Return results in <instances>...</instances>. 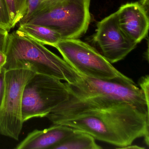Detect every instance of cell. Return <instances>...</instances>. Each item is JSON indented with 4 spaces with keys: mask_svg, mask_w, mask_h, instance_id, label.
Segmentation results:
<instances>
[{
    "mask_svg": "<svg viewBox=\"0 0 149 149\" xmlns=\"http://www.w3.org/2000/svg\"><path fill=\"white\" fill-rule=\"evenodd\" d=\"M97 140L123 149L143 137L149 146V114L127 103L101 96L69 98L46 116Z\"/></svg>",
    "mask_w": 149,
    "mask_h": 149,
    "instance_id": "1",
    "label": "cell"
},
{
    "mask_svg": "<svg viewBox=\"0 0 149 149\" xmlns=\"http://www.w3.org/2000/svg\"><path fill=\"white\" fill-rule=\"evenodd\" d=\"M6 54V70L28 68L35 73L53 77L69 84L79 81L82 76L44 45L17 30L9 34Z\"/></svg>",
    "mask_w": 149,
    "mask_h": 149,
    "instance_id": "2",
    "label": "cell"
},
{
    "mask_svg": "<svg viewBox=\"0 0 149 149\" xmlns=\"http://www.w3.org/2000/svg\"><path fill=\"white\" fill-rule=\"evenodd\" d=\"M91 0H44L19 25H41L59 33L64 39H76L90 23Z\"/></svg>",
    "mask_w": 149,
    "mask_h": 149,
    "instance_id": "3",
    "label": "cell"
},
{
    "mask_svg": "<svg viewBox=\"0 0 149 149\" xmlns=\"http://www.w3.org/2000/svg\"><path fill=\"white\" fill-rule=\"evenodd\" d=\"M65 84L70 96L78 98L103 97L127 103L149 114V101L140 88L127 76L97 79L82 76L76 83Z\"/></svg>",
    "mask_w": 149,
    "mask_h": 149,
    "instance_id": "4",
    "label": "cell"
},
{
    "mask_svg": "<svg viewBox=\"0 0 149 149\" xmlns=\"http://www.w3.org/2000/svg\"><path fill=\"white\" fill-rule=\"evenodd\" d=\"M69 97L65 82L53 77L35 73L23 90V123L31 118L46 117Z\"/></svg>",
    "mask_w": 149,
    "mask_h": 149,
    "instance_id": "5",
    "label": "cell"
},
{
    "mask_svg": "<svg viewBox=\"0 0 149 149\" xmlns=\"http://www.w3.org/2000/svg\"><path fill=\"white\" fill-rule=\"evenodd\" d=\"M63 59L82 76L97 79L125 77L102 55L78 39L62 40L55 45Z\"/></svg>",
    "mask_w": 149,
    "mask_h": 149,
    "instance_id": "6",
    "label": "cell"
},
{
    "mask_svg": "<svg viewBox=\"0 0 149 149\" xmlns=\"http://www.w3.org/2000/svg\"><path fill=\"white\" fill-rule=\"evenodd\" d=\"M35 74L29 69L6 70V88L0 108V135L19 140L24 123L22 118L23 90Z\"/></svg>",
    "mask_w": 149,
    "mask_h": 149,
    "instance_id": "7",
    "label": "cell"
},
{
    "mask_svg": "<svg viewBox=\"0 0 149 149\" xmlns=\"http://www.w3.org/2000/svg\"><path fill=\"white\" fill-rule=\"evenodd\" d=\"M94 40L101 49L102 55L111 64L124 59L137 44L121 30L116 13L97 23Z\"/></svg>",
    "mask_w": 149,
    "mask_h": 149,
    "instance_id": "8",
    "label": "cell"
},
{
    "mask_svg": "<svg viewBox=\"0 0 149 149\" xmlns=\"http://www.w3.org/2000/svg\"><path fill=\"white\" fill-rule=\"evenodd\" d=\"M118 26L125 35L138 44L148 34V11L139 2L123 5L116 12Z\"/></svg>",
    "mask_w": 149,
    "mask_h": 149,
    "instance_id": "9",
    "label": "cell"
},
{
    "mask_svg": "<svg viewBox=\"0 0 149 149\" xmlns=\"http://www.w3.org/2000/svg\"><path fill=\"white\" fill-rule=\"evenodd\" d=\"M75 130L60 124H54L43 130H35L29 133L15 149H51L71 135Z\"/></svg>",
    "mask_w": 149,
    "mask_h": 149,
    "instance_id": "10",
    "label": "cell"
},
{
    "mask_svg": "<svg viewBox=\"0 0 149 149\" xmlns=\"http://www.w3.org/2000/svg\"><path fill=\"white\" fill-rule=\"evenodd\" d=\"M18 30L43 45L54 47L56 43L63 40L59 33L41 25L22 24L19 25Z\"/></svg>",
    "mask_w": 149,
    "mask_h": 149,
    "instance_id": "11",
    "label": "cell"
},
{
    "mask_svg": "<svg viewBox=\"0 0 149 149\" xmlns=\"http://www.w3.org/2000/svg\"><path fill=\"white\" fill-rule=\"evenodd\" d=\"M95 139L88 133L76 129L75 131L51 149H101Z\"/></svg>",
    "mask_w": 149,
    "mask_h": 149,
    "instance_id": "12",
    "label": "cell"
},
{
    "mask_svg": "<svg viewBox=\"0 0 149 149\" xmlns=\"http://www.w3.org/2000/svg\"><path fill=\"white\" fill-rule=\"evenodd\" d=\"M12 28H13L24 18L27 11L29 0H6Z\"/></svg>",
    "mask_w": 149,
    "mask_h": 149,
    "instance_id": "13",
    "label": "cell"
},
{
    "mask_svg": "<svg viewBox=\"0 0 149 149\" xmlns=\"http://www.w3.org/2000/svg\"><path fill=\"white\" fill-rule=\"evenodd\" d=\"M0 28L8 32L13 29L6 0H0Z\"/></svg>",
    "mask_w": 149,
    "mask_h": 149,
    "instance_id": "14",
    "label": "cell"
},
{
    "mask_svg": "<svg viewBox=\"0 0 149 149\" xmlns=\"http://www.w3.org/2000/svg\"><path fill=\"white\" fill-rule=\"evenodd\" d=\"M140 88L143 92L146 100L149 102V77L148 75L142 77L138 82Z\"/></svg>",
    "mask_w": 149,
    "mask_h": 149,
    "instance_id": "15",
    "label": "cell"
},
{
    "mask_svg": "<svg viewBox=\"0 0 149 149\" xmlns=\"http://www.w3.org/2000/svg\"><path fill=\"white\" fill-rule=\"evenodd\" d=\"M8 31L0 28V52L6 54L8 40Z\"/></svg>",
    "mask_w": 149,
    "mask_h": 149,
    "instance_id": "16",
    "label": "cell"
},
{
    "mask_svg": "<svg viewBox=\"0 0 149 149\" xmlns=\"http://www.w3.org/2000/svg\"><path fill=\"white\" fill-rule=\"evenodd\" d=\"M6 70L2 68L0 70V108L3 102L5 95V88H6V81L5 76Z\"/></svg>",
    "mask_w": 149,
    "mask_h": 149,
    "instance_id": "17",
    "label": "cell"
},
{
    "mask_svg": "<svg viewBox=\"0 0 149 149\" xmlns=\"http://www.w3.org/2000/svg\"><path fill=\"white\" fill-rule=\"evenodd\" d=\"M43 1L44 0H29L28 8L27 11L26 15L23 19L28 17L33 12V11L38 6V5H39V4Z\"/></svg>",
    "mask_w": 149,
    "mask_h": 149,
    "instance_id": "18",
    "label": "cell"
},
{
    "mask_svg": "<svg viewBox=\"0 0 149 149\" xmlns=\"http://www.w3.org/2000/svg\"><path fill=\"white\" fill-rule=\"evenodd\" d=\"M7 56L5 53L0 52V70L6 63Z\"/></svg>",
    "mask_w": 149,
    "mask_h": 149,
    "instance_id": "19",
    "label": "cell"
},
{
    "mask_svg": "<svg viewBox=\"0 0 149 149\" xmlns=\"http://www.w3.org/2000/svg\"><path fill=\"white\" fill-rule=\"evenodd\" d=\"M143 6L148 11V7H149V0H141V1H139Z\"/></svg>",
    "mask_w": 149,
    "mask_h": 149,
    "instance_id": "20",
    "label": "cell"
},
{
    "mask_svg": "<svg viewBox=\"0 0 149 149\" xmlns=\"http://www.w3.org/2000/svg\"><path fill=\"white\" fill-rule=\"evenodd\" d=\"M123 149H144V148L140 147V146H132L131 145H130L129 146L124 147Z\"/></svg>",
    "mask_w": 149,
    "mask_h": 149,
    "instance_id": "21",
    "label": "cell"
}]
</instances>
